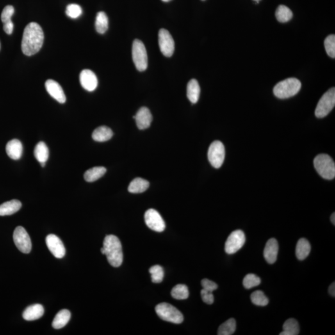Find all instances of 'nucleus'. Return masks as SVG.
Segmentation results:
<instances>
[{
  "label": "nucleus",
  "mask_w": 335,
  "mask_h": 335,
  "mask_svg": "<svg viewBox=\"0 0 335 335\" xmlns=\"http://www.w3.org/2000/svg\"><path fill=\"white\" fill-rule=\"evenodd\" d=\"M45 86L47 92L54 99L61 104L65 103L66 97L64 92L58 82L53 79H48L45 82Z\"/></svg>",
  "instance_id": "nucleus-15"
},
{
  "label": "nucleus",
  "mask_w": 335,
  "mask_h": 335,
  "mask_svg": "<svg viewBox=\"0 0 335 335\" xmlns=\"http://www.w3.org/2000/svg\"><path fill=\"white\" fill-rule=\"evenodd\" d=\"M325 48L327 54L330 58H335V36L334 34L328 36L324 42Z\"/></svg>",
  "instance_id": "nucleus-36"
},
{
  "label": "nucleus",
  "mask_w": 335,
  "mask_h": 335,
  "mask_svg": "<svg viewBox=\"0 0 335 335\" xmlns=\"http://www.w3.org/2000/svg\"><path fill=\"white\" fill-rule=\"evenodd\" d=\"M201 285L202 288H203L205 290L209 292H213L216 290L217 289V284L213 281H211L207 279H204L202 280Z\"/></svg>",
  "instance_id": "nucleus-39"
},
{
  "label": "nucleus",
  "mask_w": 335,
  "mask_h": 335,
  "mask_svg": "<svg viewBox=\"0 0 335 335\" xmlns=\"http://www.w3.org/2000/svg\"><path fill=\"white\" fill-rule=\"evenodd\" d=\"M157 315L166 322L180 324L183 322V314L176 307L168 303L163 302L157 305L156 307Z\"/></svg>",
  "instance_id": "nucleus-5"
},
{
  "label": "nucleus",
  "mask_w": 335,
  "mask_h": 335,
  "mask_svg": "<svg viewBox=\"0 0 335 335\" xmlns=\"http://www.w3.org/2000/svg\"><path fill=\"white\" fill-rule=\"evenodd\" d=\"M255 2H256V3H258L259 1H261V0H254Z\"/></svg>",
  "instance_id": "nucleus-44"
},
{
  "label": "nucleus",
  "mask_w": 335,
  "mask_h": 335,
  "mask_svg": "<svg viewBox=\"0 0 335 335\" xmlns=\"http://www.w3.org/2000/svg\"><path fill=\"white\" fill-rule=\"evenodd\" d=\"M316 172L323 178L331 180L335 177V164L333 159L327 154H320L314 161Z\"/></svg>",
  "instance_id": "nucleus-4"
},
{
  "label": "nucleus",
  "mask_w": 335,
  "mask_h": 335,
  "mask_svg": "<svg viewBox=\"0 0 335 335\" xmlns=\"http://www.w3.org/2000/svg\"><path fill=\"white\" fill-rule=\"evenodd\" d=\"M330 219H331V222L334 224V225H335V214L333 213L332 215L331 216V218H330Z\"/></svg>",
  "instance_id": "nucleus-43"
},
{
  "label": "nucleus",
  "mask_w": 335,
  "mask_h": 335,
  "mask_svg": "<svg viewBox=\"0 0 335 335\" xmlns=\"http://www.w3.org/2000/svg\"><path fill=\"white\" fill-rule=\"evenodd\" d=\"M103 248L104 255L109 263L113 267H119L123 261L122 248L119 239L113 235L107 236L104 240Z\"/></svg>",
  "instance_id": "nucleus-2"
},
{
  "label": "nucleus",
  "mask_w": 335,
  "mask_h": 335,
  "mask_svg": "<svg viewBox=\"0 0 335 335\" xmlns=\"http://www.w3.org/2000/svg\"><path fill=\"white\" fill-rule=\"evenodd\" d=\"M245 234L240 230L232 232L227 238L225 245V251L227 254H234L243 247L245 243Z\"/></svg>",
  "instance_id": "nucleus-10"
},
{
  "label": "nucleus",
  "mask_w": 335,
  "mask_h": 335,
  "mask_svg": "<svg viewBox=\"0 0 335 335\" xmlns=\"http://www.w3.org/2000/svg\"><path fill=\"white\" fill-rule=\"evenodd\" d=\"M200 295H201V297L202 300L207 304H213L214 301V297L213 293L212 292L207 291L205 290V289H202V291H200Z\"/></svg>",
  "instance_id": "nucleus-40"
},
{
  "label": "nucleus",
  "mask_w": 335,
  "mask_h": 335,
  "mask_svg": "<svg viewBox=\"0 0 335 335\" xmlns=\"http://www.w3.org/2000/svg\"><path fill=\"white\" fill-rule=\"evenodd\" d=\"M329 292L330 293V295L333 296V297H335V282H333V283L330 285L329 289Z\"/></svg>",
  "instance_id": "nucleus-42"
},
{
  "label": "nucleus",
  "mask_w": 335,
  "mask_h": 335,
  "mask_svg": "<svg viewBox=\"0 0 335 335\" xmlns=\"http://www.w3.org/2000/svg\"><path fill=\"white\" fill-rule=\"evenodd\" d=\"M236 321L234 318H230L226 322L223 323L218 328V335H231L236 330Z\"/></svg>",
  "instance_id": "nucleus-31"
},
{
  "label": "nucleus",
  "mask_w": 335,
  "mask_h": 335,
  "mask_svg": "<svg viewBox=\"0 0 335 335\" xmlns=\"http://www.w3.org/2000/svg\"><path fill=\"white\" fill-rule=\"evenodd\" d=\"M335 105V88H332L325 93L318 102L315 109V116L318 118L326 117L334 108Z\"/></svg>",
  "instance_id": "nucleus-7"
},
{
  "label": "nucleus",
  "mask_w": 335,
  "mask_h": 335,
  "mask_svg": "<svg viewBox=\"0 0 335 335\" xmlns=\"http://www.w3.org/2000/svg\"><path fill=\"white\" fill-rule=\"evenodd\" d=\"M34 155L41 166L44 167L49 156V149L47 145L44 142H39L34 149Z\"/></svg>",
  "instance_id": "nucleus-20"
},
{
  "label": "nucleus",
  "mask_w": 335,
  "mask_h": 335,
  "mask_svg": "<svg viewBox=\"0 0 335 335\" xmlns=\"http://www.w3.org/2000/svg\"><path fill=\"white\" fill-rule=\"evenodd\" d=\"M311 250V244L305 238H300L296 245V255L299 260H304L309 256Z\"/></svg>",
  "instance_id": "nucleus-25"
},
{
  "label": "nucleus",
  "mask_w": 335,
  "mask_h": 335,
  "mask_svg": "<svg viewBox=\"0 0 335 335\" xmlns=\"http://www.w3.org/2000/svg\"><path fill=\"white\" fill-rule=\"evenodd\" d=\"M251 300L253 304L257 306L264 307L268 304L269 300L263 292L256 291L251 295Z\"/></svg>",
  "instance_id": "nucleus-33"
},
{
  "label": "nucleus",
  "mask_w": 335,
  "mask_h": 335,
  "mask_svg": "<svg viewBox=\"0 0 335 335\" xmlns=\"http://www.w3.org/2000/svg\"><path fill=\"white\" fill-rule=\"evenodd\" d=\"M200 89L199 83L195 79H191L187 85V97L193 104L199 100Z\"/></svg>",
  "instance_id": "nucleus-22"
},
{
  "label": "nucleus",
  "mask_w": 335,
  "mask_h": 335,
  "mask_svg": "<svg viewBox=\"0 0 335 335\" xmlns=\"http://www.w3.org/2000/svg\"><path fill=\"white\" fill-rule=\"evenodd\" d=\"M14 13H15V9L14 7L11 5H8L3 9V11H2L1 15V21L3 23H5L6 22L10 21L11 20V18H12Z\"/></svg>",
  "instance_id": "nucleus-38"
},
{
  "label": "nucleus",
  "mask_w": 335,
  "mask_h": 335,
  "mask_svg": "<svg viewBox=\"0 0 335 335\" xmlns=\"http://www.w3.org/2000/svg\"><path fill=\"white\" fill-rule=\"evenodd\" d=\"M134 118L136 119L137 126L140 130L149 128L153 120L151 113L146 107H142L139 109Z\"/></svg>",
  "instance_id": "nucleus-16"
},
{
  "label": "nucleus",
  "mask_w": 335,
  "mask_h": 335,
  "mask_svg": "<svg viewBox=\"0 0 335 335\" xmlns=\"http://www.w3.org/2000/svg\"><path fill=\"white\" fill-rule=\"evenodd\" d=\"M149 273L151 275L152 281L154 283H160L163 281L164 271L161 266L155 265L150 268Z\"/></svg>",
  "instance_id": "nucleus-34"
},
{
  "label": "nucleus",
  "mask_w": 335,
  "mask_h": 335,
  "mask_svg": "<svg viewBox=\"0 0 335 335\" xmlns=\"http://www.w3.org/2000/svg\"><path fill=\"white\" fill-rule=\"evenodd\" d=\"M261 283L260 278L254 274H248L243 279V285L246 289H252L259 286Z\"/></svg>",
  "instance_id": "nucleus-35"
},
{
  "label": "nucleus",
  "mask_w": 335,
  "mask_h": 335,
  "mask_svg": "<svg viewBox=\"0 0 335 335\" xmlns=\"http://www.w3.org/2000/svg\"><path fill=\"white\" fill-rule=\"evenodd\" d=\"M162 1L164 2H168V1H172V0H162Z\"/></svg>",
  "instance_id": "nucleus-45"
},
{
  "label": "nucleus",
  "mask_w": 335,
  "mask_h": 335,
  "mask_svg": "<svg viewBox=\"0 0 335 335\" xmlns=\"http://www.w3.org/2000/svg\"><path fill=\"white\" fill-rule=\"evenodd\" d=\"M79 81L82 87L88 92H93L95 90L99 83L95 73L88 69L81 71L79 75Z\"/></svg>",
  "instance_id": "nucleus-14"
},
{
  "label": "nucleus",
  "mask_w": 335,
  "mask_h": 335,
  "mask_svg": "<svg viewBox=\"0 0 335 335\" xmlns=\"http://www.w3.org/2000/svg\"><path fill=\"white\" fill-rule=\"evenodd\" d=\"M301 82L295 78H289L278 83L273 92L279 99H287L297 95L301 88Z\"/></svg>",
  "instance_id": "nucleus-3"
},
{
  "label": "nucleus",
  "mask_w": 335,
  "mask_h": 335,
  "mask_svg": "<svg viewBox=\"0 0 335 335\" xmlns=\"http://www.w3.org/2000/svg\"><path fill=\"white\" fill-rule=\"evenodd\" d=\"M20 200L13 199L0 205V216H10L17 213L21 208Z\"/></svg>",
  "instance_id": "nucleus-21"
},
{
  "label": "nucleus",
  "mask_w": 335,
  "mask_h": 335,
  "mask_svg": "<svg viewBox=\"0 0 335 335\" xmlns=\"http://www.w3.org/2000/svg\"><path fill=\"white\" fill-rule=\"evenodd\" d=\"M0 48H1V44H0Z\"/></svg>",
  "instance_id": "nucleus-46"
},
{
  "label": "nucleus",
  "mask_w": 335,
  "mask_h": 335,
  "mask_svg": "<svg viewBox=\"0 0 335 335\" xmlns=\"http://www.w3.org/2000/svg\"><path fill=\"white\" fill-rule=\"evenodd\" d=\"M132 59L137 69L145 71L148 67V56L145 45L142 41L136 39L132 44Z\"/></svg>",
  "instance_id": "nucleus-6"
},
{
  "label": "nucleus",
  "mask_w": 335,
  "mask_h": 335,
  "mask_svg": "<svg viewBox=\"0 0 335 335\" xmlns=\"http://www.w3.org/2000/svg\"><path fill=\"white\" fill-rule=\"evenodd\" d=\"M202 1H205V0H202Z\"/></svg>",
  "instance_id": "nucleus-47"
},
{
  "label": "nucleus",
  "mask_w": 335,
  "mask_h": 335,
  "mask_svg": "<svg viewBox=\"0 0 335 335\" xmlns=\"http://www.w3.org/2000/svg\"><path fill=\"white\" fill-rule=\"evenodd\" d=\"M66 14L68 17L76 19L81 15L82 9L80 6L77 4H68L66 9Z\"/></svg>",
  "instance_id": "nucleus-37"
},
{
  "label": "nucleus",
  "mask_w": 335,
  "mask_h": 335,
  "mask_svg": "<svg viewBox=\"0 0 335 335\" xmlns=\"http://www.w3.org/2000/svg\"><path fill=\"white\" fill-rule=\"evenodd\" d=\"M225 147L220 141H214L211 143L208 150V159L212 166L215 168H219L222 165L225 159Z\"/></svg>",
  "instance_id": "nucleus-8"
},
{
  "label": "nucleus",
  "mask_w": 335,
  "mask_h": 335,
  "mask_svg": "<svg viewBox=\"0 0 335 335\" xmlns=\"http://www.w3.org/2000/svg\"><path fill=\"white\" fill-rule=\"evenodd\" d=\"M171 295L177 300H184L189 297L188 288L184 284H177L172 289Z\"/></svg>",
  "instance_id": "nucleus-32"
},
{
  "label": "nucleus",
  "mask_w": 335,
  "mask_h": 335,
  "mask_svg": "<svg viewBox=\"0 0 335 335\" xmlns=\"http://www.w3.org/2000/svg\"><path fill=\"white\" fill-rule=\"evenodd\" d=\"M158 44L161 53L170 58L175 51V42L169 31L165 29H161L158 33Z\"/></svg>",
  "instance_id": "nucleus-11"
},
{
  "label": "nucleus",
  "mask_w": 335,
  "mask_h": 335,
  "mask_svg": "<svg viewBox=\"0 0 335 335\" xmlns=\"http://www.w3.org/2000/svg\"><path fill=\"white\" fill-rule=\"evenodd\" d=\"M300 328L297 321L294 318L287 320L283 325V332L280 335H297L299 334Z\"/></svg>",
  "instance_id": "nucleus-29"
},
{
  "label": "nucleus",
  "mask_w": 335,
  "mask_h": 335,
  "mask_svg": "<svg viewBox=\"0 0 335 335\" xmlns=\"http://www.w3.org/2000/svg\"><path fill=\"white\" fill-rule=\"evenodd\" d=\"M293 17L292 11L285 5H280L277 7L276 11V17L278 21L280 22H287L289 21Z\"/></svg>",
  "instance_id": "nucleus-30"
},
{
  "label": "nucleus",
  "mask_w": 335,
  "mask_h": 335,
  "mask_svg": "<svg viewBox=\"0 0 335 335\" xmlns=\"http://www.w3.org/2000/svg\"><path fill=\"white\" fill-rule=\"evenodd\" d=\"M13 240L18 250L23 254H29L32 249V243L29 234L24 227L16 228L13 234Z\"/></svg>",
  "instance_id": "nucleus-9"
},
{
  "label": "nucleus",
  "mask_w": 335,
  "mask_h": 335,
  "mask_svg": "<svg viewBox=\"0 0 335 335\" xmlns=\"http://www.w3.org/2000/svg\"><path fill=\"white\" fill-rule=\"evenodd\" d=\"M108 18L103 11L98 13L96 18V30L99 34H104L108 29Z\"/></svg>",
  "instance_id": "nucleus-28"
},
{
  "label": "nucleus",
  "mask_w": 335,
  "mask_h": 335,
  "mask_svg": "<svg viewBox=\"0 0 335 335\" xmlns=\"http://www.w3.org/2000/svg\"><path fill=\"white\" fill-rule=\"evenodd\" d=\"M71 313L67 309L61 310L59 312L52 322V327L55 329H60L64 327L69 322Z\"/></svg>",
  "instance_id": "nucleus-24"
},
{
  "label": "nucleus",
  "mask_w": 335,
  "mask_h": 335,
  "mask_svg": "<svg viewBox=\"0 0 335 335\" xmlns=\"http://www.w3.org/2000/svg\"><path fill=\"white\" fill-rule=\"evenodd\" d=\"M48 248L57 258H62L65 255V248L62 241L56 235H49L46 237Z\"/></svg>",
  "instance_id": "nucleus-13"
},
{
  "label": "nucleus",
  "mask_w": 335,
  "mask_h": 335,
  "mask_svg": "<svg viewBox=\"0 0 335 335\" xmlns=\"http://www.w3.org/2000/svg\"><path fill=\"white\" fill-rule=\"evenodd\" d=\"M44 309L42 305L34 304L27 307L22 314V317L27 321L38 320L44 315Z\"/></svg>",
  "instance_id": "nucleus-19"
},
{
  "label": "nucleus",
  "mask_w": 335,
  "mask_h": 335,
  "mask_svg": "<svg viewBox=\"0 0 335 335\" xmlns=\"http://www.w3.org/2000/svg\"><path fill=\"white\" fill-rule=\"evenodd\" d=\"M144 218L146 225L150 229L157 232H162L165 230V223L158 211L154 209H149L146 212Z\"/></svg>",
  "instance_id": "nucleus-12"
},
{
  "label": "nucleus",
  "mask_w": 335,
  "mask_h": 335,
  "mask_svg": "<svg viewBox=\"0 0 335 335\" xmlns=\"http://www.w3.org/2000/svg\"><path fill=\"white\" fill-rule=\"evenodd\" d=\"M106 172V168L103 167V166H96V167L90 168V169L86 171L84 174V178L86 181L92 183V182H94L101 178Z\"/></svg>",
  "instance_id": "nucleus-27"
},
{
  "label": "nucleus",
  "mask_w": 335,
  "mask_h": 335,
  "mask_svg": "<svg viewBox=\"0 0 335 335\" xmlns=\"http://www.w3.org/2000/svg\"><path fill=\"white\" fill-rule=\"evenodd\" d=\"M6 154L11 159L17 160L22 157L23 148L21 142L18 139H13L7 143L6 146Z\"/></svg>",
  "instance_id": "nucleus-18"
},
{
  "label": "nucleus",
  "mask_w": 335,
  "mask_h": 335,
  "mask_svg": "<svg viewBox=\"0 0 335 335\" xmlns=\"http://www.w3.org/2000/svg\"><path fill=\"white\" fill-rule=\"evenodd\" d=\"M149 182L141 177H136L131 181L128 187L131 193L138 194L145 192L149 188Z\"/></svg>",
  "instance_id": "nucleus-26"
},
{
  "label": "nucleus",
  "mask_w": 335,
  "mask_h": 335,
  "mask_svg": "<svg viewBox=\"0 0 335 335\" xmlns=\"http://www.w3.org/2000/svg\"><path fill=\"white\" fill-rule=\"evenodd\" d=\"M279 245L275 238H271L266 244L264 250V257L268 263H275L277 260Z\"/></svg>",
  "instance_id": "nucleus-17"
},
{
  "label": "nucleus",
  "mask_w": 335,
  "mask_h": 335,
  "mask_svg": "<svg viewBox=\"0 0 335 335\" xmlns=\"http://www.w3.org/2000/svg\"><path fill=\"white\" fill-rule=\"evenodd\" d=\"M3 29L4 32L8 35L13 33L14 24L13 22L10 20V21L6 22L5 23H3Z\"/></svg>",
  "instance_id": "nucleus-41"
},
{
  "label": "nucleus",
  "mask_w": 335,
  "mask_h": 335,
  "mask_svg": "<svg viewBox=\"0 0 335 335\" xmlns=\"http://www.w3.org/2000/svg\"><path fill=\"white\" fill-rule=\"evenodd\" d=\"M44 35L39 24L32 22L25 27L21 43L22 52L31 56L40 51L44 42Z\"/></svg>",
  "instance_id": "nucleus-1"
},
{
  "label": "nucleus",
  "mask_w": 335,
  "mask_h": 335,
  "mask_svg": "<svg viewBox=\"0 0 335 335\" xmlns=\"http://www.w3.org/2000/svg\"><path fill=\"white\" fill-rule=\"evenodd\" d=\"M113 136V132L108 127L101 126L98 127L93 132L92 138L96 142H106Z\"/></svg>",
  "instance_id": "nucleus-23"
}]
</instances>
